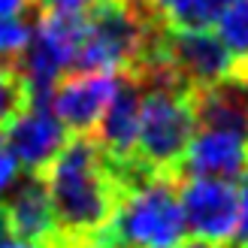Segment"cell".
I'll list each match as a JSON object with an SVG mask.
<instances>
[{
	"mask_svg": "<svg viewBox=\"0 0 248 248\" xmlns=\"http://www.w3.org/2000/svg\"><path fill=\"white\" fill-rule=\"evenodd\" d=\"M121 88L118 73H91L82 70L76 76L61 79L48 94V109L67 127V133L91 136L100 124L109 100Z\"/></svg>",
	"mask_w": 248,
	"mask_h": 248,
	"instance_id": "cell-8",
	"label": "cell"
},
{
	"mask_svg": "<svg viewBox=\"0 0 248 248\" xmlns=\"http://www.w3.org/2000/svg\"><path fill=\"white\" fill-rule=\"evenodd\" d=\"M236 242L248 248V172L239 185V224H236Z\"/></svg>",
	"mask_w": 248,
	"mask_h": 248,
	"instance_id": "cell-18",
	"label": "cell"
},
{
	"mask_svg": "<svg viewBox=\"0 0 248 248\" xmlns=\"http://www.w3.org/2000/svg\"><path fill=\"white\" fill-rule=\"evenodd\" d=\"M140 103H142V91L130 82H121V88L109 100L100 124H97V145L103 148L109 164H130V157L136 155Z\"/></svg>",
	"mask_w": 248,
	"mask_h": 248,
	"instance_id": "cell-12",
	"label": "cell"
},
{
	"mask_svg": "<svg viewBox=\"0 0 248 248\" xmlns=\"http://www.w3.org/2000/svg\"><path fill=\"white\" fill-rule=\"evenodd\" d=\"M43 182L58 227L52 248H85L109 224L118 206L112 164L91 136L67 140Z\"/></svg>",
	"mask_w": 248,
	"mask_h": 248,
	"instance_id": "cell-1",
	"label": "cell"
},
{
	"mask_svg": "<svg viewBox=\"0 0 248 248\" xmlns=\"http://www.w3.org/2000/svg\"><path fill=\"white\" fill-rule=\"evenodd\" d=\"M233 58L212 31H176L167 46V70L197 88H215L233 76Z\"/></svg>",
	"mask_w": 248,
	"mask_h": 248,
	"instance_id": "cell-10",
	"label": "cell"
},
{
	"mask_svg": "<svg viewBox=\"0 0 248 248\" xmlns=\"http://www.w3.org/2000/svg\"><path fill=\"white\" fill-rule=\"evenodd\" d=\"M33 0H0V16H24Z\"/></svg>",
	"mask_w": 248,
	"mask_h": 248,
	"instance_id": "cell-21",
	"label": "cell"
},
{
	"mask_svg": "<svg viewBox=\"0 0 248 248\" xmlns=\"http://www.w3.org/2000/svg\"><path fill=\"white\" fill-rule=\"evenodd\" d=\"M179 206H182L185 230L197 242L227 245L230 239H236L239 188L233 182L188 176V182L179 191Z\"/></svg>",
	"mask_w": 248,
	"mask_h": 248,
	"instance_id": "cell-6",
	"label": "cell"
},
{
	"mask_svg": "<svg viewBox=\"0 0 248 248\" xmlns=\"http://www.w3.org/2000/svg\"><path fill=\"white\" fill-rule=\"evenodd\" d=\"M0 218L6 230L24 242L52 248L58 239L55 212L43 176H28L24 182H16V188L0 200Z\"/></svg>",
	"mask_w": 248,
	"mask_h": 248,
	"instance_id": "cell-11",
	"label": "cell"
},
{
	"mask_svg": "<svg viewBox=\"0 0 248 248\" xmlns=\"http://www.w3.org/2000/svg\"><path fill=\"white\" fill-rule=\"evenodd\" d=\"M197 130L194 100L185 94L176 79H157L142 94L140 103V133H136V155L152 170H170L182 164Z\"/></svg>",
	"mask_w": 248,
	"mask_h": 248,
	"instance_id": "cell-3",
	"label": "cell"
},
{
	"mask_svg": "<svg viewBox=\"0 0 248 248\" xmlns=\"http://www.w3.org/2000/svg\"><path fill=\"white\" fill-rule=\"evenodd\" d=\"M230 0H152V9L172 31H209Z\"/></svg>",
	"mask_w": 248,
	"mask_h": 248,
	"instance_id": "cell-13",
	"label": "cell"
},
{
	"mask_svg": "<svg viewBox=\"0 0 248 248\" xmlns=\"http://www.w3.org/2000/svg\"><path fill=\"white\" fill-rule=\"evenodd\" d=\"M18 172H21V167H18V160L12 157V152L6 148V142H3V136H0V200L16 188V182H18Z\"/></svg>",
	"mask_w": 248,
	"mask_h": 248,
	"instance_id": "cell-17",
	"label": "cell"
},
{
	"mask_svg": "<svg viewBox=\"0 0 248 248\" xmlns=\"http://www.w3.org/2000/svg\"><path fill=\"white\" fill-rule=\"evenodd\" d=\"M28 103V94H24V85L16 73L12 61H0V127L18 112V109Z\"/></svg>",
	"mask_w": 248,
	"mask_h": 248,
	"instance_id": "cell-15",
	"label": "cell"
},
{
	"mask_svg": "<svg viewBox=\"0 0 248 248\" xmlns=\"http://www.w3.org/2000/svg\"><path fill=\"white\" fill-rule=\"evenodd\" d=\"M182 164L188 176L236 182L248 172V133L224 124H197Z\"/></svg>",
	"mask_w": 248,
	"mask_h": 248,
	"instance_id": "cell-9",
	"label": "cell"
},
{
	"mask_svg": "<svg viewBox=\"0 0 248 248\" xmlns=\"http://www.w3.org/2000/svg\"><path fill=\"white\" fill-rule=\"evenodd\" d=\"M215 36L233 64H248V0H230L215 21Z\"/></svg>",
	"mask_w": 248,
	"mask_h": 248,
	"instance_id": "cell-14",
	"label": "cell"
},
{
	"mask_svg": "<svg viewBox=\"0 0 248 248\" xmlns=\"http://www.w3.org/2000/svg\"><path fill=\"white\" fill-rule=\"evenodd\" d=\"M82 16L70 12H55L48 9L46 16L36 18L31 40L24 52L16 58L18 61V79L24 85L28 100H46L52 88L64 79V73L76 67V52L82 43Z\"/></svg>",
	"mask_w": 248,
	"mask_h": 248,
	"instance_id": "cell-4",
	"label": "cell"
},
{
	"mask_svg": "<svg viewBox=\"0 0 248 248\" xmlns=\"http://www.w3.org/2000/svg\"><path fill=\"white\" fill-rule=\"evenodd\" d=\"M97 3H100V0H46L48 9H55V12H70V16H82V12L94 9Z\"/></svg>",
	"mask_w": 248,
	"mask_h": 248,
	"instance_id": "cell-19",
	"label": "cell"
},
{
	"mask_svg": "<svg viewBox=\"0 0 248 248\" xmlns=\"http://www.w3.org/2000/svg\"><path fill=\"white\" fill-rule=\"evenodd\" d=\"M33 24H28L21 16H0V61L18 58L31 40Z\"/></svg>",
	"mask_w": 248,
	"mask_h": 248,
	"instance_id": "cell-16",
	"label": "cell"
},
{
	"mask_svg": "<svg viewBox=\"0 0 248 248\" xmlns=\"http://www.w3.org/2000/svg\"><path fill=\"white\" fill-rule=\"evenodd\" d=\"M0 248H43V245H33V242H24V239H18L16 233H9V230H6L3 218H0Z\"/></svg>",
	"mask_w": 248,
	"mask_h": 248,
	"instance_id": "cell-20",
	"label": "cell"
},
{
	"mask_svg": "<svg viewBox=\"0 0 248 248\" xmlns=\"http://www.w3.org/2000/svg\"><path fill=\"white\" fill-rule=\"evenodd\" d=\"M145 46L140 12L121 0H100L82 24L76 67L91 73H121L136 64Z\"/></svg>",
	"mask_w": 248,
	"mask_h": 248,
	"instance_id": "cell-5",
	"label": "cell"
},
{
	"mask_svg": "<svg viewBox=\"0 0 248 248\" xmlns=\"http://www.w3.org/2000/svg\"><path fill=\"white\" fill-rule=\"evenodd\" d=\"M179 191L164 176L130 185L109 224L85 248H179L185 242Z\"/></svg>",
	"mask_w": 248,
	"mask_h": 248,
	"instance_id": "cell-2",
	"label": "cell"
},
{
	"mask_svg": "<svg viewBox=\"0 0 248 248\" xmlns=\"http://www.w3.org/2000/svg\"><path fill=\"white\" fill-rule=\"evenodd\" d=\"M179 248H224V245H209V242H197V239H194V242H188V245L182 242Z\"/></svg>",
	"mask_w": 248,
	"mask_h": 248,
	"instance_id": "cell-22",
	"label": "cell"
},
{
	"mask_svg": "<svg viewBox=\"0 0 248 248\" xmlns=\"http://www.w3.org/2000/svg\"><path fill=\"white\" fill-rule=\"evenodd\" d=\"M3 142L31 176H40L52 167V160L67 145L70 133L55 118L46 100H28L16 115L3 124Z\"/></svg>",
	"mask_w": 248,
	"mask_h": 248,
	"instance_id": "cell-7",
	"label": "cell"
}]
</instances>
